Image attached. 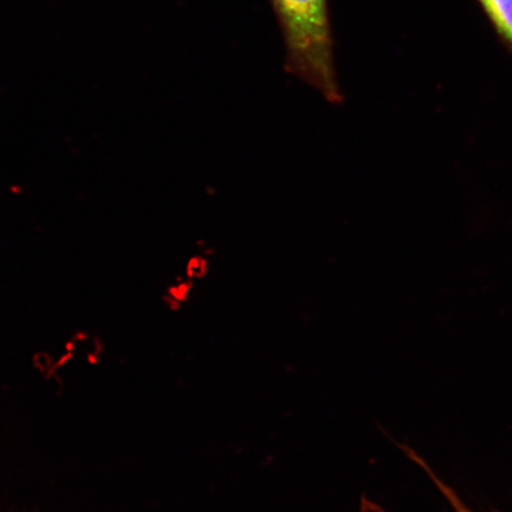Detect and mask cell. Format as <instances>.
<instances>
[{
  "label": "cell",
  "instance_id": "6da1fadb",
  "mask_svg": "<svg viewBox=\"0 0 512 512\" xmlns=\"http://www.w3.org/2000/svg\"><path fill=\"white\" fill-rule=\"evenodd\" d=\"M270 3L283 34L286 72L315 89L330 104H341L329 0Z\"/></svg>",
  "mask_w": 512,
  "mask_h": 512
},
{
  "label": "cell",
  "instance_id": "5b68a950",
  "mask_svg": "<svg viewBox=\"0 0 512 512\" xmlns=\"http://www.w3.org/2000/svg\"><path fill=\"white\" fill-rule=\"evenodd\" d=\"M210 267V256L204 255L201 252L192 254L187 261H185L183 277L194 281L196 284V281H201L208 277Z\"/></svg>",
  "mask_w": 512,
  "mask_h": 512
},
{
  "label": "cell",
  "instance_id": "277c9868",
  "mask_svg": "<svg viewBox=\"0 0 512 512\" xmlns=\"http://www.w3.org/2000/svg\"><path fill=\"white\" fill-rule=\"evenodd\" d=\"M194 290V281L184 277L177 278L175 283H172L166 290L164 296L166 307L172 312L182 311L183 306L190 302Z\"/></svg>",
  "mask_w": 512,
  "mask_h": 512
},
{
  "label": "cell",
  "instance_id": "3957f363",
  "mask_svg": "<svg viewBox=\"0 0 512 512\" xmlns=\"http://www.w3.org/2000/svg\"><path fill=\"white\" fill-rule=\"evenodd\" d=\"M492 28L512 51V0H477Z\"/></svg>",
  "mask_w": 512,
  "mask_h": 512
},
{
  "label": "cell",
  "instance_id": "7a4b0ae2",
  "mask_svg": "<svg viewBox=\"0 0 512 512\" xmlns=\"http://www.w3.org/2000/svg\"><path fill=\"white\" fill-rule=\"evenodd\" d=\"M402 450L405 451L407 457L412 459L415 464H418L422 470L426 472V475L431 478L432 482L437 489L441 492L446 498V501L450 503L454 512H473L467 505L464 503L463 499L459 497L456 491H454L450 485L444 482L437 473L432 470V467L426 463V460L422 459L420 454L416 453L412 450L411 447L403 446ZM360 512H387L384 510L381 505L371 501V499L366 496L362 497Z\"/></svg>",
  "mask_w": 512,
  "mask_h": 512
}]
</instances>
